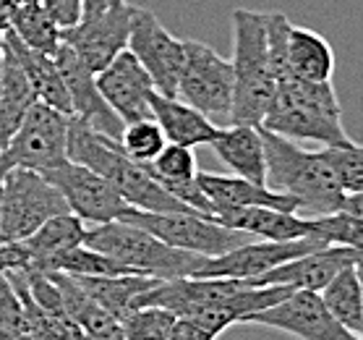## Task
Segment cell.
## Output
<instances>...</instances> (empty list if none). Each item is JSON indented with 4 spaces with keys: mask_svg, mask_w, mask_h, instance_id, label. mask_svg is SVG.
Here are the masks:
<instances>
[{
    "mask_svg": "<svg viewBox=\"0 0 363 340\" xmlns=\"http://www.w3.org/2000/svg\"><path fill=\"white\" fill-rule=\"evenodd\" d=\"M262 128L290 141H316L322 147L353 144L342 126V105L332 82L280 79Z\"/></svg>",
    "mask_w": 363,
    "mask_h": 340,
    "instance_id": "cell-1",
    "label": "cell"
},
{
    "mask_svg": "<svg viewBox=\"0 0 363 340\" xmlns=\"http://www.w3.org/2000/svg\"><path fill=\"white\" fill-rule=\"evenodd\" d=\"M84 243L125 267L133 275H147L157 280L189 278L201 267L204 257L194 251H183L167 246L139 225L110 220L102 225H86Z\"/></svg>",
    "mask_w": 363,
    "mask_h": 340,
    "instance_id": "cell-5",
    "label": "cell"
},
{
    "mask_svg": "<svg viewBox=\"0 0 363 340\" xmlns=\"http://www.w3.org/2000/svg\"><path fill=\"white\" fill-rule=\"evenodd\" d=\"M68 128L71 116L45 102H34L0 150V170L26 168L34 173H48L63 165L68 160Z\"/></svg>",
    "mask_w": 363,
    "mask_h": 340,
    "instance_id": "cell-6",
    "label": "cell"
},
{
    "mask_svg": "<svg viewBox=\"0 0 363 340\" xmlns=\"http://www.w3.org/2000/svg\"><path fill=\"white\" fill-rule=\"evenodd\" d=\"M125 50L144 66L160 94L175 97L183 66V40L167 32L152 11L131 6V29Z\"/></svg>",
    "mask_w": 363,
    "mask_h": 340,
    "instance_id": "cell-10",
    "label": "cell"
},
{
    "mask_svg": "<svg viewBox=\"0 0 363 340\" xmlns=\"http://www.w3.org/2000/svg\"><path fill=\"white\" fill-rule=\"evenodd\" d=\"M332 243H324L316 236H303V238L290 241H262L254 238L235 246V249L225 251L220 257H204L201 267L191 278H238V280H251L256 275L267 273L272 267L290 262L296 257H303L308 251L324 249Z\"/></svg>",
    "mask_w": 363,
    "mask_h": 340,
    "instance_id": "cell-13",
    "label": "cell"
},
{
    "mask_svg": "<svg viewBox=\"0 0 363 340\" xmlns=\"http://www.w3.org/2000/svg\"><path fill=\"white\" fill-rule=\"evenodd\" d=\"M147 173L155 178V181L165 189L170 183H189V181H196V155L191 147H181V144H173V141H167L162 152H160L157 158L147 163Z\"/></svg>",
    "mask_w": 363,
    "mask_h": 340,
    "instance_id": "cell-29",
    "label": "cell"
},
{
    "mask_svg": "<svg viewBox=\"0 0 363 340\" xmlns=\"http://www.w3.org/2000/svg\"><path fill=\"white\" fill-rule=\"evenodd\" d=\"M196 181L201 186L212 207L217 209H238V207H272L282 212H298V202L288 194L272 191L269 186L251 183L238 175H220V173H196Z\"/></svg>",
    "mask_w": 363,
    "mask_h": 340,
    "instance_id": "cell-18",
    "label": "cell"
},
{
    "mask_svg": "<svg viewBox=\"0 0 363 340\" xmlns=\"http://www.w3.org/2000/svg\"><path fill=\"white\" fill-rule=\"evenodd\" d=\"M167 144L165 133L157 126L155 118H141V121H131L123 126L121 133V150L125 158H131L139 165H147L157 158L162 147Z\"/></svg>",
    "mask_w": 363,
    "mask_h": 340,
    "instance_id": "cell-30",
    "label": "cell"
},
{
    "mask_svg": "<svg viewBox=\"0 0 363 340\" xmlns=\"http://www.w3.org/2000/svg\"><path fill=\"white\" fill-rule=\"evenodd\" d=\"M45 13L52 18L58 29H68L82 21V3L84 0H40Z\"/></svg>",
    "mask_w": 363,
    "mask_h": 340,
    "instance_id": "cell-34",
    "label": "cell"
},
{
    "mask_svg": "<svg viewBox=\"0 0 363 340\" xmlns=\"http://www.w3.org/2000/svg\"><path fill=\"white\" fill-rule=\"evenodd\" d=\"M243 324L280 330L298 340H361L330 314L322 296L314 290H290L274 307L248 314Z\"/></svg>",
    "mask_w": 363,
    "mask_h": 340,
    "instance_id": "cell-11",
    "label": "cell"
},
{
    "mask_svg": "<svg viewBox=\"0 0 363 340\" xmlns=\"http://www.w3.org/2000/svg\"><path fill=\"white\" fill-rule=\"evenodd\" d=\"M3 37H6V45H9V50L13 53V58L18 60V66L24 68V74H26V79H29V84H32L37 102H45L50 108H55V110H60V113L71 116V100H68L66 84L60 79V71H58V66H55L52 55L26 48L24 42L18 40L11 29H6Z\"/></svg>",
    "mask_w": 363,
    "mask_h": 340,
    "instance_id": "cell-22",
    "label": "cell"
},
{
    "mask_svg": "<svg viewBox=\"0 0 363 340\" xmlns=\"http://www.w3.org/2000/svg\"><path fill=\"white\" fill-rule=\"evenodd\" d=\"M6 40V37H3ZM37 97L24 68L18 66L9 45H3V66H0V144L11 139L18 124L24 121L26 110L32 108Z\"/></svg>",
    "mask_w": 363,
    "mask_h": 340,
    "instance_id": "cell-24",
    "label": "cell"
},
{
    "mask_svg": "<svg viewBox=\"0 0 363 340\" xmlns=\"http://www.w3.org/2000/svg\"><path fill=\"white\" fill-rule=\"evenodd\" d=\"M347 265H361V249L353 246H324V249L308 251L303 257H296L290 262L267 270L248 280V285H285L290 290H319L327 283L345 270Z\"/></svg>",
    "mask_w": 363,
    "mask_h": 340,
    "instance_id": "cell-17",
    "label": "cell"
},
{
    "mask_svg": "<svg viewBox=\"0 0 363 340\" xmlns=\"http://www.w3.org/2000/svg\"><path fill=\"white\" fill-rule=\"evenodd\" d=\"M233 21V108L230 124L262 126L274 97V79L267 53L264 11L235 9Z\"/></svg>",
    "mask_w": 363,
    "mask_h": 340,
    "instance_id": "cell-4",
    "label": "cell"
},
{
    "mask_svg": "<svg viewBox=\"0 0 363 340\" xmlns=\"http://www.w3.org/2000/svg\"><path fill=\"white\" fill-rule=\"evenodd\" d=\"M63 212H68L66 199L42 173L26 168H11L3 173L0 243L26 238L45 220Z\"/></svg>",
    "mask_w": 363,
    "mask_h": 340,
    "instance_id": "cell-9",
    "label": "cell"
},
{
    "mask_svg": "<svg viewBox=\"0 0 363 340\" xmlns=\"http://www.w3.org/2000/svg\"><path fill=\"white\" fill-rule=\"evenodd\" d=\"M0 273H6V267H3V262H0Z\"/></svg>",
    "mask_w": 363,
    "mask_h": 340,
    "instance_id": "cell-39",
    "label": "cell"
},
{
    "mask_svg": "<svg viewBox=\"0 0 363 340\" xmlns=\"http://www.w3.org/2000/svg\"><path fill=\"white\" fill-rule=\"evenodd\" d=\"M149 108H152V118L165 133V139L181 144V147H191V150L204 147V144L209 147V141L223 128V126L212 124L206 116H201L196 108H191L189 102L178 100V97H165L160 92L152 94Z\"/></svg>",
    "mask_w": 363,
    "mask_h": 340,
    "instance_id": "cell-21",
    "label": "cell"
},
{
    "mask_svg": "<svg viewBox=\"0 0 363 340\" xmlns=\"http://www.w3.org/2000/svg\"><path fill=\"white\" fill-rule=\"evenodd\" d=\"M324 307L337 319L345 330L361 338L363 330V285H361V265H347L340 270L322 290Z\"/></svg>",
    "mask_w": 363,
    "mask_h": 340,
    "instance_id": "cell-27",
    "label": "cell"
},
{
    "mask_svg": "<svg viewBox=\"0 0 363 340\" xmlns=\"http://www.w3.org/2000/svg\"><path fill=\"white\" fill-rule=\"evenodd\" d=\"M52 60H55L60 79L66 84L68 100H71V116L76 121H82L84 126H89L91 131L102 133L113 141H121L125 124L110 110L108 102L102 100L94 74L76 58V53L66 42H58V48L52 50Z\"/></svg>",
    "mask_w": 363,
    "mask_h": 340,
    "instance_id": "cell-15",
    "label": "cell"
},
{
    "mask_svg": "<svg viewBox=\"0 0 363 340\" xmlns=\"http://www.w3.org/2000/svg\"><path fill=\"white\" fill-rule=\"evenodd\" d=\"M167 340H217V335L212 330L201 327V324H199L196 319H191V317H178Z\"/></svg>",
    "mask_w": 363,
    "mask_h": 340,
    "instance_id": "cell-35",
    "label": "cell"
},
{
    "mask_svg": "<svg viewBox=\"0 0 363 340\" xmlns=\"http://www.w3.org/2000/svg\"><path fill=\"white\" fill-rule=\"evenodd\" d=\"M322 155L330 165L332 175L337 178L345 194H363V152L361 144H340V147H322Z\"/></svg>",
    "mask_w": 363,
    "mask_h": 340,
    "instance_id": "cell-33",
    "label": "cell"
},
{
    "mask_svg": "<svg viewBox=\"0 0 363 340\" xmlns=\"http://www.w3.org/2000/svg\"><path fill=\"white\" fill-rule=\"evenodd\" d=\"M6 29L16 34L26 48L52 55V50L60 42V29L52 24V18L45 13L42 3H29V0H18L9 16Z\"/></svg>",
    "mask_w": 363,
    "mask_h": 340,
    "instance_id": "cell-28",
    "label": "cell"
},
{
    "mask_svg": "<svg viewBox=\"0 0 363 340\" xmlns=\"http://www.w3.org/2000/svg\"><path fill=\"white\" fill-rule=\"evenodd\" d=\"M84 238H86V223L79 220L74 212H63V215L45 220L32 236H26V238L16 241V243L24 251V270H34L52 254H58V251L68 249V246L84 243ZM24 270H18V273H24Z\"/></svg>",
    "mask_w": 363,
    "mask_h": 340,
    "instance_id": "cell-23",
    "label": "cell"
},
{
    "mask_svg": "<svg viewBox=\"0 0 363 340\" xmlns=\"http://www.w3.org/2000/svg\"><path fill=\"white\" fill-rule=\"evenodd\" d=\"M94 82H97L102 100L108 102L110 110L123 124L152 118L149 100H152V94L157 89H155L149 74L144 71V66L128 50H123L118 58L110 60L102 71H97Z\"/></svg>",
    "mask_w": 363,
    "mask_h": 340,
    "instance_id": "cell-16",
    "label": "cell"
},
{
    "mask_svg": "<svg viewBox=\"0 0 363 340\" xmlns=\"http://www.w3.org/2000/svg\"><path fill=\"white\" fill-rule=\"evenodd\" d=\"M118 220L139 225L167 246L194 251L201 257H220L225 251L254 241V236L225 228L215 217L199 215V212H147V209L128 207Z\"/></svg>",
    "mask_w": 363,
    "mask_h": 340,
    "instance_id": "cell-7",
    "label": "cell"
},
{
    "mask_svg": "<svg viewBox=\"0 0 363 340\" xmlns=\"http://www.w3.org/2000/svg\"><path fill=\"white\" fill-rule=\"evenodd\" d=\"M128 29L131 3H121L97 16L82 18L68 29H60V42H66L91 74H97L128 48Z\"/></svg>",
    "mask_w": 363,
    "mask_h": 340,
    "instance_id": "cell-14",
    "label": "cell"
},
{
    "mask_svg": "<svg viewBox=\"0 0 363 340\" xmlns=\"http://www.w3.org/2000/svg\"><path fill=\"white\" fill-rule=\"evenodd\" d=\"M209 147H212V152L223 160L225 165L230 168L233 175L267 186L264 141H262V128L259 126H246V124L223 126L220 133L209 141Z\"/></svg>",
    "mask_w": 363,
    "mask_h": 340,
    "instance_id": "cell-19",
    "label": "cell"
},
{
    "mask_svg": "<svg viewBox=\"0 0 363 340\" xmlns=\"http://www.w3.org/2000/svg\"><path fill=\"white\" fill-rule=\"evenodd\" d=\"M121 3H125V0H84L82 3V18L97 16V13L113 9V6H121Z\"/></svg>",
    "mask_w": 363,
    "mask_h": 340,
    "instance_id": "cell-36",
    "label": "cell"
},
{
    "mask_svg": "<svg viewBox=\"0 0 363 340\" xmlns=\"http://www.w3.org/2000/svg\"><path fill=\"white\" fill-rule=\"evenodd\" d=\"M0 199H3V170H0Z\"/></svg>",
    "mask_w": 363,
    "mask_h": 340,
    "instance_id": "cell-38",
    "label": "cell"
},
{
    "mask_svg": "<svg viewBox=\"0 0 363 340\" xmlns=\"http://www.w3.org/2000/svg\"><path fill=\"white\" fill-rule=\"evenodd\" d=\"M288 71L308 82H332L335 53L319 32L290 26L288 32Z\"/></svg>",
    "mask_w": 363,
    "mask_h": 340,
    "instance_id": "cell-25",
    "label": "cell"
},
{
    "mask_svg": "<svg viewBox=\"0 0 363 340\" xmlns=\"http://www.w3.org/2000/svg\"><path fill=\"white\" fill-rule=\"evenodd\" d=\"M76 280L94 304H99L118 319H123L133 309V301L139 299L141 293H147L157 283V278H147V275H89V278H76Z\"/></svg>",
    "mask_w": 363,
    "mask_h": 340,
    "instance_id": "cell-26",
    "label": "cell"
},
{
    "mask_svg": "<svg viewBox=\"0 0 363 340\" xmlns=\"http://www.w3.org/2000/svg\"><path fill=\"white\" fill-rule=\"evenodd\" d=\"M29 3H40V0H29Z\"/></svg>",
    "mask_w": 363,
    "mask_h": 340,
    "instance_id": "cell-40",
    "label": "cell"
},
{
    "mask_svg": "<svg viewBox=\"0 0 363 340\" xmlns=\"http://www.w3.org/2000/svg\"><path fill=\"white\" fill-rule=\"evenodd\" d=\"M42 175L60 191V197L68 204V212H74L86 225H102L118 220L128 209L123 197L113 189V183L105 181L102 175L89 170L86 165L66 160L63 165L52 168Z\"/></svg>",
    "mask_w": 363,
    "mask_h": 340,
    "instance_id": "cell-12",
    "label": "cell"
},
{
    "mask_svg": "<svg viewBox=\"0 0 363 340\" xmlns=\"http://www.w3.org/2000/svg\"><path fill=\"white\" fill-rule=\"evenodd\" d=\"M215 220L225 228L243 231L262 241H290L311 236V217H301L298 212H282L272 207H238L217 209Z\"/></svg>",
    "mask_w": 363,
    "mask_h": 340,
    "instance_id": "cell-20",
    "label": "cell"
},
{
    "mask_svg": "<svg viewBox=\"0 0 363 340\" xmlns=\"http://www.w3.org/2000/svg\"><path fill=\"white\" fill-rule=\"evenodd\" d=\"M311 236L322 238L324 243L335 246H363V217L347 215L342 209L330 212V215H314L311 217Z\"/></svg>",
    "mask_w": 363,
    "mask_h": 340,
    "instance_id": "cell-32",
    "label": "cell"
},
{
    "mask_svg": "<svg viewBox=\"0 0 363 340\" xmlns=\"http://www.w3.org/2000/svg\"><path fill=\"white\" fill-rule=\"evenodd\" d=\"M262 128V126H259ZM264 141V181L272 191L288 194L298 202V212L308 217L330 215L345 204V191L332 175L322 150H301L296 141L262 128Z\"/></svg>",
    "mask_w": 363,
    "mask_h": 340,
    "instance_id": "cell-3",
    "label": "cell"
},
{
    "mask_svg": "<svg viewBox=\"0 0 363 340\" xmlns=\"http://www.w3.org/2000/svg\"><path fill=\"white\" fill-rule=\"evenodd\" d=\"M178 317L160 307H136L121 319L125 340H167Z\"/></svg>",
    "mask_w": 363,
    "mask_h": 340,
    "instance_id": "cell-31",
    "label": "cell"
},
{
    "mask_svg": "<svg viewBox=\"0 0 363 340\" xmlns=\"http://www.w3.org/2000/svg\"><path fill=\"white\" fill-rule=\"evenodd\" d=\"M68 160L86 165L113 183V189L123 197L128 207L147 209V212H194L175 197H170L147 173V168L125 158L121 141L91 131L89 126H84L76 118H71V128H68Z\"/></svg>",
    "mask_w": 363,
    "mask_h": 340,
    "instance_id": "cell-2",
    "label": "cell"
},
{
    "mask_svg": "<svg viewBox=\"0 0 363 340\" xmlns=\"http://www.w3.org/2000/svg\"><path fill=\"white\" fill-rule=\"evenodd\" d=\"M0 340H40L29 327H18V330H6L0 332Z\"/></svg>",
    "mask_w": 363,
    "mask_h": 340,
    "instance_id": "cell-37",
    "label": "cell"
},
{
    "mask_svg": "<svg viewBox=\"0 0 363 340\" xmlns=\"http://www.w3.org/2000/svg\"><path fill=\"white\" fill-rule=\"evenodd\" d=\"M175 97L189 102L212 124H230L233 66L206 42L183 40V66Z\"/></svg>",
    "mask_w": 363,
    "mask_h": 340,
    "instance_id": "cell-8",
    "label": "cell"
},
{
    "mask_svg": "<svg viewBox=\"0 0 363 340\" xmlns=\"http://www.w3.org/2000/svg\"><path fill=\"white\" fill-rule=\"evenodd\" d=\"M0 150H3V144H0Z\"/></svg>",
    "mask_w": 363,
    "mask_h": 340,
    "instance_id": "cell-41",
    "label": "cell"
}]
</instances>
